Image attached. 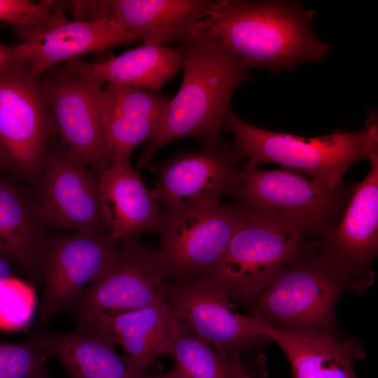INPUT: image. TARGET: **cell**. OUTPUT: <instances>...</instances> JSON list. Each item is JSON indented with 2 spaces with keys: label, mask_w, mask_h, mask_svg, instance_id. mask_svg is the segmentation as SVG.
Listing matches in <instances>:
<instances>
[{
  "label": "cell",
  "mask_w": 378,
  "mask_h": 378,
  "mask_svg": "<svg viewBox=\"0 0 378 378\" xmlns=\"http://www.w3.org/2000/svg\"><path fill=\"white\" fill-rule=\"evenodd\" d=\"M315 15L297 1L216 0L190 34L218 42L250 69L277 74L327 55L330 47L311 26Z\"/></svg>",
  "instance_id": "1"
},
{
  "label": "cell",
  "mask_w": 378,
  "mask_h": 378,
  "mask_svg": "<svg viewBox=\"0 0 378 378\" xmlns=\"http://www.w3.org/2000/svg\"><path fill=\"white\" fill-rule=\"evenodd\" d=\"M180 48L181 85L167 107L158 132L139 158L138 168L150 165L164 146L176 139L194 137L202 146L223 141L232 96L240 85L251 80V69L214 39L190 34Z\"/></svg>",
  "instance_id": "2"
},
{
  "label": "cell",
  "mask_w": 378,
  "mask_h": 378,
  "mask_svg": "<svg viewBox=\"0 0 378 378\" xmlns=\"http://www.w3.org/2000/svg\"><path fill=\"white\" fill-rule=\"evenodd\" d=\"M372 284L349 275L314 246L279 270L251 306L252 316L296 335L340 334L335 308L340 297L364 293Z\"/></svg>",
  "instance_id": "3"
},
{
  "label": "cell",
  "mask_w": 378,
  "mask_h": 378,
  "mask_svg": "<svg viewBox=\"0 0 378 378\" xmlns=\"http://www.w3.org/2000/svg\"><path fill=\"white\" fill-rule=\"evenodd\" d=\"M351 193V184L329 188L284 167L263 171L244 164L231 197L255 220L320 245L340 223Z\"/></svg>",
  "instance_id": "4"
},
{
  "label": "cell",
  "mask_w": 378,
  "mask_h": 378,
  "mask_svg": "<svg viewBox=\"0 0 378 378\" xmlns=\"http://www.w3.org/2000/svg\"><path fill=\"white\" fill-rule=\"evenodd\" d=\"M225 129L234 137V146L245 164L253 168L276 163L329 188L342 186L349 167L359 160L378 158V115L369 109L364 127L355 132L337 130L320 136L304 137L279 133L244 122L231 111Z\"/></svg>",
  "instance_id": "5"
},
{
  "label": "cell",
  "mask_w": 378,
  "mask_h": 378,
  "mask_svg": "<svg viewBox=\"0 0 378 378\" xmlns=\"http://www.w3.org/2000/svg\"><path fill=\"white\" fill-rule=\"evenodd\" d=\"M239 209L241 219L227 247L202 277L234 304L251 307L281 268L319 244L269 227Z\"/></svg>",
  "instance_id": "6"
},
{
  "label": "cell",
  "mask_w": 378,
  "mask_h": 378,
  "mask_svg": "<svg viewBox=\"0 0 378 378\" xmlns=\"http://www.w3.org/2000/svg\"><path fill=\"white\" fill-rule=\"evenodd\" d=\"M57 134L40 78L25 65L0 72V150L5 172L33 186Z\"/></svg>",
  "instance_id": "7"
},
{
  "label": "cell",
  "mask_w": 378,
  "mask_h": 378,
  "mask_svg": "<svg viewBox=\"0 0 378 378\" xmlns=\"http://www.w3.org/2000/svg\"><path fill=\"white\" fill-rule=\"evenodd\" d=\"M241 216L234 204L161 210L160 245L154 253L166 280L181 284L206 275L227 247Z\"/></svg>",
  "instance_id": "8"
},
{
  "label": "cell",
  "mask_w": 378,
  "mask_h": 378,
  "mask_svg": "<svg viewBox=\"0 0 378 378\" xmlns=\"http://www.w3.org/2000/svg\"><path fill=\"white\" fill-rule=\"evenodd\" d=\"M164 274L154 251L120 240L115 253L67 311L77 324L164 302Z\"/></svg>",
  "instance_id": "9"
},
{
  "label": "cell",
  "mask_w": 378,
  "mask_h": 378,
  "mask_svg": "<svg viewBox=\"0 0 378 378\" xmlns=\"http://www.w3.org/2000/svg\"><path fill=\"white\" fill-rule=\"evenodd\" d=\"M40 82L62 148L99 176L110 167L101 111L104 84L61 67Z\"/></svg>",
  "instance_id": "10"
},
{
  "label": "cell",
  "mask_w": 378,
  "mask_h": 378,
  "mask_svg": "<svg viewBox=\"0 0 378 378\" xmlns=\"http://www.w3.org/2000/svg\"><path fill=\"white\" fill-rule=\"evenodd\" d=\"M243 155L221 141L150 164L157 175L151 189L156 201L167 209L211 206L224 195L232 196L239 182Z\"/></svg>",
  "instance_id": "11"
},
{
  "label": "cell",
  "mask_w": 378,
  "mask_h": 378,
  "mask_svg": "<svg viewBox=\"0 0 378 378\" xmlns=\"http://www.w3.org/2000/svg\"><path fill=\"white\" fill-rule=\"evenodd\" d=\"M118 243V242H117ZM117 243L107 233L76 232L50 235L36 261L43 284L40 327L67 310L115 253Z\"/></svg>",
  "instance_id": "12"
},
{
  "label": "cell",
  "mask_w": 378,
  "mask_h": 378,
  "mask_svg": "<svg viewBox=\"0 0 378 378\" xmlns=\"http://www.w3.org/2000/svg\"><path fill=\"white\" fill-rule=\"evenodd\" d=\"M164 299L198 337L225 357H241L271 340L260 332L255 317L236 312L204 277L181 284L167 281Z\"/></svg>",
  "instance_id": "13"
},
{
  "label": "cell",
  "mask_w": 378,
  "mask_h": 378,
  "mask_svg": "<svg viewBox=\"0 0 378 378\" xmlns=\"http://www.w3.org/2000/svg\"><path fill=\"white\" fill-rule=\"evenodd\" d=\"M31 188L50 227L108 234L99 176L69 156L59 143L53 146L52 141Z\"/></svg>",
  "instance_id": "14"
},
{
  "label": "cell",
  "mask_w": 378,
  "mask_h": 378,
  "mask_svg": "<svg viewBox=\"0 0 378 378\" xmlns=\"http://www.w3.org/2000/svg\"><path fill=\"white\" fill-rule=\"evenodd\" d=\"M20 35L22 41L13 46L14 52L34 78L83 55L137 41L131 33L108 18L90 22L68 20L29 29Z\"/></svg>",
  "instance_id": "15"
},
{
  "label": "cell",
  "mask_w": 378,
  "mask_h": 378,
  "mask_svg": "<svg viewBox=\"0 0 378 378\" xmlns=\"http://www.w3.org/2000/svg\"><path fill=\"white\" fill-rule=\"evenodd\" d=\"M360 183L335 230L319 245L321 254L349 275L373 283L378 252V158Z\"/></svg>",
  "instance_id": "16"
},
{
  "label": "cell",
  "mask_w": 378,
  "mask_h": 378,
  "mask_svg": "<svg viewBox=\"0 0 378 378\" xmlns=\"http://www.w3.org/2000/svg\"><path fill=\"white\" fill-rule=\"evenodd\" d=\"M213 0L88 1L87 20L108 18L144 44L182 42L212 10Z\"/></svg>",
  "instance_id": "17"
},
{
  "label": "cell",
  "mask_w": 378,
  "mask_h": 378,
  "mask_svg": "<svg viewBox=\"0 0 378 378\" xmlns=\"http://www.w3.org/2000/svg\"><path fill=\"white\" fill-rule=\"evenodd\" d=\"M171 99L134 86L104 84L101 111L110 167L130 163L135 148L153 139Z\"/></svg>",
  "instance_id": "18"
},
{
  "label": "cell",
  "mask_w": 378,
  "mask_h": 378,
  "mask_svg": "<svg viewBox=\"0 0 378 378\" xmlns=\"http://www.w3.org/2000/svg\"><path fill=\"white\" fill-rule=\"evenodd\" d=\"M32 335L47 359L58 360L71 378H176L172 370L156 374L136 368L108 338L87 325L66 333L41 328Z\"/></svg>",
  "instance_id": "19"
},
{
  "label": "cell",
  "mask_w": 378,
  "mask_h": 378,
  "mask_svg": "<svg viewBox=\"0 0 378 378\" xmlns=\"http://www.w3.org/2000/svg\"><path fill=\"white\" fill-rule=\"evenodd\" d=\"M183 319L166 302L102 317L89 326L121 346L136 368L149 371L167 356Z\"/></svg>",
  "instance_id": "20"
},
{
  "label": "cell",
  "mask_w": 378,
  "mask_h": 378,
  "mask_svg": "<svg viewBox=\"0 0 378 378\" xmlns=\"http://www.w3.org/2000/svg\"><path fill=\"white\" fill-rule=\"evenodd\" d=\"M99 190L111 242L158 231L161 218L159 204L131 162L111 166L100 174Z\"/></svg>",
  "instance_id": "21"
},
{
  "label": "cell",
  "mask_w": 378,
  "mask_h": 378,
  "mask_svg": "<svg viewBox=\"0 0 378 378\" xmlns=\"http://www.w3.org/2000/svg\"><path fill=\"white\" fill-rule=\"evenodd\" d=\"M34 189L0 172V249L6 253L32 283L38 281L36 261L50 235Z\"/></svg>",
  "instance_id": "22"
},
{
  "label": "cell",
  "mask_w": 378,
  "mask_h": 378,
  "mask_svg": "<svg viewBox=\"0 0 378 378\" xmlns=\"http://www.w3.org/2000/svg\"><path fill=\"white\" fill-rule=\"evenodd\" d=\"M257 319L260 332L286 355L293 378H358L354 363L365 356L358 340L343 339L340 334L296 335Z\"/></svg>",
  "instance_id": "23"
},
{
  "label": "cell",
  "mask_w": 378,
  "mask_h": 378,
  "mask_svg": "<svg viewBox=\"0 0 378 378\" xmlns=\"http://www.w3.org/2000/svg\"><path fill=\"white\" fill-rule=\"evenodd\" d=\"M181 48L159 44H144L97 63L76 59L61 68L73 74L92 78L103 84L126 85L160 92L182 67Z\"/></svg>",
  "instance_id": "24"
},
{
  "label": "cell",
  "mask_w": 378,
  "mask_h": 378,
  "mask_svg": "<svg viewBox=\"0 0 378 378\" xmlns=\"http://www.w3.org/2000/svg\"><path fill=\"white\" fill-rule=\"evenodd\" d=\"M167 356L176 378H234L230 358L198 337L183 320Z\"/></svg>",
  "instance_id": "25"
},
{
  "label": "cell",
  "mask_w": 378,
  "mask_h": 378,
  "mask_svg": "<svg viewBox=\"0 0 378 378\" xmlns=\"http://www.w3.org/2000/svg\"><path fill=\"white\" fill-rule=\"evenodd\" d=\"M46 360L32 334L22 343L0 340V378H49Z\"/></svg>",
  "instance_id": "26"
},
{
  "label": "cell",
  "mask_w": 378,
  "mask_h": 378,
  "mask_svg": "<svg viewBox=\"0 0 378 378\" xmlns=\"http://www.w3.org/2000/svg\"><path fill=\"white\" fill-rule=\"evenodd\" d=\"M33 287L16 276L0 284V328L22 330L30 323L36 307Z\"/></svg>",
  "instance_id": "27"
},
{
  "label": "cell",
  "mask_w": 378,
  "mask_h": 378,
  "mask_svg": "<svg viewBox=\"0 0 378 378\" xmlns=\"http://www.w3.org/2000/svg\"><path fill=\"white\" fill-rule=\"evenodd\" d=\"M64 10L51 1L0 0V21L19 33L37 27H47L68 20Z\"/></svg>",
  "instance_id": "28"
},
{
  "label": "cell",
  "mask_w": 378,
  "mask_h": 378,
  "mask_svg": "<svg viewBox=\"0 0 378 378\" xmlns=\"http://www.w3.org/2000/svg\"><path fill=\"white\" fill-rule=\"evenodd\" d=\"M20 65L24 64L18 60L13 46H5L0 43V72Z\"/></svg>",
  "instance_id": "29"
},
{
  "label": "cell",
  "mask_w": 378,
  "mask_h": 378,
  "mask_svg": "<svg viewBox=\"0 0 378 378\" xmlns=\"http://www.w3.org/2000/svg\"><path fill=\"white\" fill-rule=\"evenodd\" d=\"M18 267L19 266L9 255L0 249V284L6 279L15 276Z\"/></svg>",
  "instance_id": "30"
},
{
  "label": "cell",
  "mask_w": 378,
  "mask_h": 378,
  "mask_svg": "<svg viewBox=\"0 0 378 378\" xmlns=\"http://www.w3.org/2000/svg\"><path fill=\"white\" fill-rule=\"evenodd\" d=\"M230 359L234 378H254L245 368L241 357L234 356Z\"/></svg>",
  "instance_id": "31"
},
{
  "label": "cell",
  "mask_w": 378,
  "mask_h": 378,
  "mask_svg": "<svg viewBox=\"0 0 378 378\" xmlns=\"http://www.w3.org/2000/svg\"><path fill=\"white\" fill-rule=\"evenodd\" d=\"M0 172H5V161L0 150Z\"/></svg>",
  "instance_id": "32"
},
{
  "label": "cell",
  "mask_w": 378,
  "mask_h": 378,
  "mask_svg": "<svg viewBox=\"0 0 378 378\" xmlns=\"http://www.w3.org/2000/svg\"><path fill=\"white\" fill-rule=\"evenodd\" d=\"M50 378V377H49Z\"/></svg>",
  "instance_id": "33"
}]
</instances>
